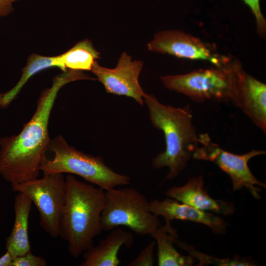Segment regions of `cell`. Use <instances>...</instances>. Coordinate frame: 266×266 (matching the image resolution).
Here are the masks:
<instances>
[{"label":"cell","instance_id":"1","mask_svg":"<svg viewBox=\"0 0 266 266\" xmlns=\"http://www.w3.org/2000/svg\"><path fill=\"white\" fill-rule=\"evenodd\" d=\"M90 79L83 71L71 69L56 76L51 87L41 92L34 114L21 132L0 138V174L5 180L11 184L38 177L47 159L51 141L48 124L59 91L69 82Z\"/></svg>","mask_w":266,"mask_h":266},{"label":"cell","instance_id":"2","mask_svg":"<svg viewBox=\"0 0 266 266\" xmlns=\"http://www.w3.org/2000/svg\"><path fill=\"white\" fill-rule=\"evenodd\" d=\"M65 178L66 195L59 236L67 241L71 256L77 258L93 246L94 238L103 231L100 219L105 191L71 174Z\"/></svg>","mask_w":266,"mask_h":266},{"label":"cell","instance_id":"3","mask_svg":"<svg viewBox=\"0 0 266 266\" xmlns=\"http://www.w3.org/2000/svg\"><path fill=\"white\" fill-rule=\"evenodd\" d=\"M143 98L152 125L163 131L166 145L165 151L153 158L152 165L157 169L168 167L166 179H172L186 168L199 144L189 105L179 108L165 105L151 94Z\"/></svg>","mask_w":266,"mask_h":266},{"label":"cell","instance_id":"4","mask_svg":"<svg viewBox=\"0 0 266 266\" xmlns=\"http://www.w3.org/2000/svg\"><path fill=\"white\" fill-rule=\"evenodd\" d=\"M243 69L240 62L232 59L222 66L197 69L183 74L166 75L160 78L166 88L196 102L206 100L232 102Z\"/></svg>","mask_w":266,"mask_h":266},{"label":"cell","instance_id":"5","mask_svg":"<svg viewBox=\"0 0 266 266\" xmlns=\"http://www.w3.org/2000/svg\"><path fill=\"white\" fill-rule=\"evenodd\" d=\"M49 151L54 153V157L52 160L47 159L42 165L41 171L43 174H76L105 191L130 183L129 176L113 171L102 157L85 154L70 146L62 135L51 139Z\"/></svg>","mask_w":266,"mask_h":266},{"label":"cell","instance_id":"6","mask_svg":"<svg viewBox=\"0 0 266 266\" xmlns=\"http://www.w3.org/2000/svg\"><path fill=\"white\" fill-rule=\"evenodd\" d=\"M148 202L133 187L105 191L100 219L102 230L109 231L123 226L141 236L152 234L161 225L158 217L149 210Z\"/></svg>","mask_w":266,"mask_h":266},{"label":"cell","instance_id":"7","mask_svg":"<svg viewBox=\"0 0 266 266\" xmlns=\"http://www.w3.org/2000/svg\"><path fill=\"white\" fill-rule=\"evenodd\" d=\"M43 175L40 179L11 184V188L32 200L39 212L40 226L52 237H58L66 200V178L61 173Z\"/></svg>","mask_w":266,"mask_h":266},{"label":"cell","instance_id":"8","mask_svg":"<svg viewBox=\"0 0 266 266\" xmlns=\"http://www.w3.org/2000/svg\"><path fill=\"white\" fill-rule=\"evenodd\" d=\"M199 135V144L192 157L197 160L211 162L217 165L230 177L234 191L245 188L254 198L260 199L261 190L257 186L266 188V185L253 174L248 162L255 157L265 154L266 151L252 149L243 154H235L224 150L213 142L207 133Z\"/></svg>","mask_w":266,"mask_h":266},{"label":"cell","instance_id":"9","mask_svg":"<svg viewBox=\"0 0 266 266\" xmlns=\"http://www.w3.org/2000/svg\"><path fill=\"white\" fill-rule=\"evenodd\" d=\"M148 50L179 58L209 62L215 66L229 62L232 58L217 53L200 38L180 30H165L156 33L147 44Z\"/></svg>","mask_w":266,"mask_h":266},{"label":"cell","instance_id":"10","mask_svg":"<svg viewBox=\"0 0 266 266\" xmlns=\"http://www.w3.org/2000/svg\"><path fill=\"white\" fill-rule=\"evenodd\" d=\"M143 67L141 61H132V57L123 52L114 68L100 66L96 61L91 71L104 86L107 93L133 98L141 105L146 94L138 82V76Z\"/></svg>","mask_w":266,"mask_h":266},{"label":"cell","instance_id":"11","mask_svg":"<svg viewBox=\"0 0 266 266\" xmlns=\"http://www.w3.org/2000/svg\"><path fill=\"white\" fill-rule=\"evenodd\" d=\"M266 133V85L243 69L239 76L235 97L232 102Z\"/></svg>","mask_w":266,"mask_h":266},{"label":"cell","instance_id":"12","mask_svg":"<svg viewBox=\"0 0 266 266\" xmlns=\"http://www.w3.org/2000/svg\"><path fill=\"white\" fill-rule=\"evenodd\" d=\"M148 209L155 216L163 217L166 223H170L175 219L191 221L206 225L218 234L225 233L228 226V223L223 218L210 212L200 210L168 198L149 201Z\"/></svg>","mask_w":266,"mask_h":266},{"label":"cell","instance_id":"13","mask_svg":"<svg viewBox=\"0 0 266 266\" xmlns=\"http://www.w3.org/2000/svg\"><path fill=\"white\" fill-rule=\"evenodd\" d=\"M201 175L188 179L185 185L169 188L166 194L168 197L198 209L228 216L235 211L234 206L228 201L212 198L205 191Z\"/></svg>","mask_w":266,"mask_h":266},{"label":"cell","instance_id":"14","mask_svg":"<svg viewBox=\"0 0 266 266\" xmlns=\"http://www.w3.org/2000/svg\"><path fill=\"white\" fill-rule=\"evenodd\" d=\"M97 246H93L83 253V261L79 266H117L121 262L118 254L122 246L130 248L133 244L132 233L114 229Z\"/></svg>","mask_w":266,"mask_h":266},{"label":"cell","instance_id":"15","mask_svg":"<svg viewBox=\"0 0 266 266\" xmlns=\"http://www.w3.org/2000/svg\"><path fill=\"white\" fill-rule=\"evenodd\" d=\"M14 200L15 221L5 246L14 258L31 252L28 229L32 201L25 194L18 192Z\"/></svg>","mask_w":266,"mask_h":266},{"label":"cell","instance_id":"16","mask_svg":"<svg viewBox=\"0 0 266 266\" xmlns=\"http://www.w3.org/2000/svg\"><path fill=\"white\" fill-rule=\"evenodd\" d=\"M157 244L158 264L159 266H190L194 263L191 255L180 254L174 247L178 237L176 230L170 223L161 226L152 234Z\"/></svg>","mask_w":266,"mask_h":266},{"label":"cell","instance_id":"17","mask_svg":"<svg viewBox=\"0 0 266 266\" xmlns=\"http://www.w3.org/2000/svg\"><path fill=\"white\" fill-rule=\"evenodd\" d=\"M100 55L92 41L84 39L56 58L59 68L63 71L67 69L84 71L91 70L96 60L100 58Z\"/></svg>","mask_w":266,"mask_h":266},{"label":"cell","instance_id":"18","mask_svg":"<svg viewBox=\"0 0 266 266\" xmlns=\"http://www.w3.org/2000/svg\"><path fill=\"white\" fill-rule=\"evenodd\" d=\"M52 67H59L56 56L31 54L28 59L26 65L22 69V73L18 82L11 89L3 94L1 107L6 108L9 105L32 76L43 70Z\"/></svg>","mask_w":266,"mask_h":266},{"label":"cell","instance_id":"19","mask_svg":"<svg viewBox=\"0 0 266 266\" xmlns=\"http://www.w3.org/2000/svg\"><path fill=\"white\" fill-rule=\"evenodd\" d=\"M175 243L182 249L187 251L193 258L197 259L199 263V266L213 265L221 266H255L252 260L248 258L235 256L232 258H218L197 250L192 246L181 241L176 238Z\"/></svg>","mask_w":266,"mask_h":266},{"label":"cell","instance_id":"20","mask_svg":"<svg viewBox=\"0 0 266 266\" xmlns=\"http://www.w3.org/2000/svg\"><path fill=\"white\" fill-rule=\"evenodd\" d=\"M250 8L256 21L258 34L260 37H265L266 34V20L260 6V0H242Z\"/></svg>","mask_w":266,"mask_h":266},{"label":"cell","instance_id":"21","mask_svg":"<svg viewBox=\"0 0 266 266\" xmlns=\"http://www.w3.org/2000/svg\"><path fill=\"white\" fill-rule=\"evenodd\" d=\"M155 240L150 242L139 253L138 255L130 262L127 266H152L154 265V250Z\"/></svg>","mask_w":266,"mask_h":266},{"label":"cell","instance_id":"22","mask_svg":"<svg viewBox=\"0 0 266 266\" xmlns=\"http://www.w3.org/2000/svg\"><path fill=\"white\" fill-rule=\"evenodd\" d=\"M47 262L43 258L30 252L13 259V266H46Z\"/></svg>","mask_w":266,"mask_h":266},{"label":"cell","instance_id":"23","mask_svg":"<svg viewBox=\"0 0 266 266\" xmlns=\"http://www.w3.org/2000/svg\"><path fill=\"white\" fill-rule=\"evenodd\" d=\"M19 0H0V17L11 14L14 10L13 4Z\"/></svg>","mask_w":266,"mask_h":266},{"label":"cell","instance_id":"24","mask_svg":"<svg viewBox=\"0 0 266 266\" xmlns=\"http://www.w3.org/2000/svg\"><path fill=\"white\" fill-rule=\"evenodd\" d=\"M13 259L11 253L6 250V253L0 257V266H13Z\"/></svg>","mask_w":266,"mask_h":266},{"label":"cell","instance_id":"25","mask_svg":"<svg viewBox=\"0 0 266 266\" xmlns=\"http://www.w3.org/2000/svg\"><path fill=\"white\" fill-rule=\"evenodd\" d=\"M2 97H3V94L0 93V107H1V106Z\"/></svg>","mask_w":266,"mask_h":266}]
</instances>
